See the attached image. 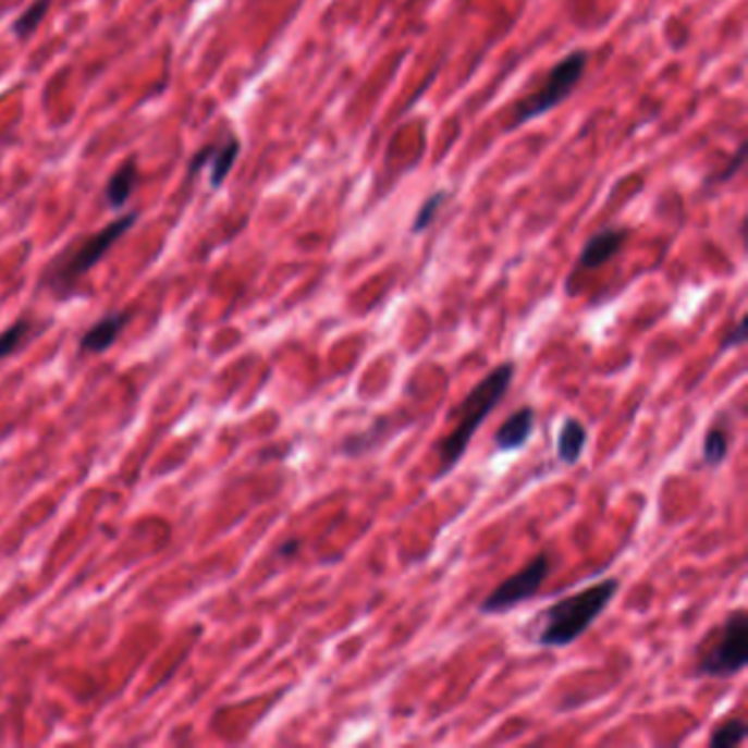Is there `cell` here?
Returning <instances> with one entry per match:
<instances>
[{
	"instance_id": "obj_1",
	"label": "cell",
	"mask_w": 748,
	"mask_h": 748,
	"mask_svg": "<svg viewBox=\"0 0 748 748\" xmlns=\"http://www.w3.org/2000/svg\"><path fill=\"white\" fill-rule=\"evenodd\" d=\"M514 373H516V365L503 363L494 367L486 378H481L477 387L464 397V402L455 410L457 424L453 432L437 443L439 468L434 473V479L447 477L459 466V462L468 453V445L473 443L479 426L488 419V415L503 402L505 393L510 391Z\"/></svg>"
},
{
	"instance_id": "obj_2",
	"label": "cell",
	"mask_w": 748,
	"mask_h": 748,
	"mask_svg": "<svg viewBox=\"0 0 748 748\" xmlns=\"http://www.w3.org/2000/svg\"><path fill=\"white\" fill-rule=\"evenodd\" d=\"M620 586L622 581L617 577H609L549 606L540 615L536 643L540 648H566L581 639L592 624L606 613L620 592Z\"/></svg>"
},
{
	"instance_id": "obj_3",
	"label": "cell",
	"mask_w": 748,
	"mask_h": 748,
	"mask_svg": "<svg viewBox=\"0 0 748 748\" xmlns=\"http://www.w3.org/2000/svg\"><path fill=\"white\" fill-rule=\"evenodd\" d=\"M138 213L130 211L121 218H117L114 222H110L108 226H103L101 231L93 233L90 237H84L75 244H71L47 270L45 281L51 285L53 292L58 294H69L77 281L90 272V268H95L106 255L108 250L136 224Z\"/></svg>"
},
{
	"instance_id": "obj_4",
	"label": "cell",
	"mask_w": 748,
	"mask_h": 748,
	"mask_svg": "<svg viewBox=\"0 0 748 748\" xmlns=\"http://www.w3.org/2000/svg\"><path fill=\"white\" fill-rule=\"evenodd\" d=\"M748 663V615L737 609L713 628L698 650L696 674L726 680L739 674Z\"/></svg>"
},
{
	"instance_id": "obj_5",
	"label": "cell",
	"mask_w": 748,
	"mask_h": 748,
	"mask_svg": "<svg viewBox=\"0 0 748 748\" xmlns=\"http://www.w3.org/2000/svg\"><path fill=\"white\" fill-rule=\"evenodd\" d=\"M590 62L588 51H571L568 56H564L549 73L544 84L529 97H525L523 101L516 103L514 108V117L510 121V132L518 130L523 125H527L529 121L544 117L547 112H551L553 108H557L560 103H564L577 88V84L581 82L586 66Z\"/></svg>"
},
{
	"instance_id": "obj_6",
	"label": "cell",
	"mask_w": 748,
	"mask_h": 748,
	"mask_svg": "<svg viewBox=\"0 0 748 748\" xmlns=\"http://www.w3.org/2000/svg\"><path fill=\"white\" fill-rule=\"evenodd\" d=\"M551 573V557L547 553L536 555L527 566L518 573L503 579L481 602L479 611L483 615H503L514 611L518 604H525L538 594L544 579Z\"/></svg>"
},
{
	"instance_id": "obj_7",
	"label": "cell",
	"mask_w": 748,
	"mask_h": 748,
	"mask_svg": "<svg viewBox=\"0 0 748 748\" xmlns=\"http://www.w3.org/2000/svg\"><path fill=\"white\" fill-rule=\"evenodd\" d=\"M240 140L237 136H229L224 143H213V145H205L200 152L192 159L189 163V176L196 172H200L205 165L211 168V176H209V185L213 189H220L226 181V176L231 174V170L235 168V161L240 157Z\"/></svg>"
},
{
	"instance_id": "obj_8",
	"label": "cell",
	"mask_w": 748,
	"mask_h": 748,
	"mask_svg": "<svg viewBox=\"0 0 748 748\" xmlns=\"http://www.w3.org/2000/svg\"><path fill=\"white\" fill-rule=\"evenodd\" d=\"M628 235H630L628 229H620V226H606L602 231H597L584 244L577 266L581 270H597L606 266L611 259H615L622 253Z\"/></svg>"
},
{
	"instance_id": "obj_9",
	"label": "cell",
	"mask_w": 748,
	"mask_h": 748,
	"mask_svg": "<svg viewBox=\"0 0 748 748\" xmlns=\"http://www.w3.org/2000/svg\"><path fill=\"white\" fill-rule=\"evenodd\" d=\"M536 428V410L531 406L516 408L494 432V445L501 453H512L523 447Z\"/></svg>"
},
{
	"instance_id": "obj_10",
	"label": "cell",
	"mask_w": 748,
	"mask_h": 748,
	"mask_svg": "<svg viewBox=\"0 0 748 748\" xmlns=\"http://www.w3.org/2000/svg\"><path fill=\"white\" fill-rule=\"evenodd\" d=\"M138 165L134 159H127L125 163H121L114 174L108 179V185L103 189V196H106V205L112 209V211H119L127 205V200L132 198V194L136 192L138 187Z\"/></svg>"
},
{
	"instance_id": "obj_11",
	"label": "cell",
	"mask_w": 748,
	"mask_h": 748,
	"mask_svg": "<svg viewBox=\"0 0 748 748\" xmlns=\"http://www.w3.org/2000/svg\"><path fill=\"white\" fill-rule=\"evenodd\" d=\"M586 443H588L586 426L575 417H566L557 432V445H555L557 462L564 466H575L586 451Z\"/></svg>"
},
{
	"instance_id": "obj_12",
	"label": "cell",
	"mask_w": 748,
	"mask_h": 748,
	"mask_svg": "<svg viewBox=\"0 0 748 748\" xmlns=\"http://www.w3.org/2000/svg\"><path fill=\"white\" fill-rule=\"evenodd\" d=\"M127 323V315L125 312H114L103 317L101 321H97L84 336H82V350L90 352V354H101L106 352L123 332Z\"/></svg>"
},
{
	"instance_id": "obj_13",
	"label": "cell",
	"mask_w": 748,
	"mask_h": 748,
	"mask_svg": "<svg viewBox=\"0 0 748 748\" xmlns=\"http://www.w3.org/2000/svg\"><path fill=\"white\" fill-rule=\"evenodd\" d=\"M728 459V432L720 424H713L702 443V464L707 468H720Z\"/></svg>"
},
{
	"instance_id": "obj_14",
	"label": "cell",
	"mask_w": 748,
	"mask_h": 748,
	"mask_svg": "<svg viewBox=\"0 0 748 748\" xmlns=\"http://www.w3.org/2000/svg\"><path fill=\"white\" fill-rule=\"evenodd\" d=\"M51 10V0H34V3L14 21L12 32L19 40H29L36 29L42 25V21L47 19Z\"/></svg>"
},
{
	"instance_id": "obj_15",
	"label": "cell",
	"mask_w": 748,
	"mask_h": 748,
	"mask_svg": "<svg viewBox=\"0 0 748 748\" xmlns=\"http://www.w3.org/2000/svg\"><path fill=\"white\" fill-rule=\"evenodd\" d=\"M746 722L741 718H731L726 722H722L720 726L713 728L711 737H709V746L711 748H733L739 746L746 737Z\"/></svg>"
},
{
	"instance_id": "obj_16",
	"label": "cell",
	"mask_w": 748,
	"mask_h": 748,
	"mask_svg": "<svg viewBox=\"0 0 748 748\" xmlns=\"http://www.w3.org/2000/svg\"><path fill=\"white\" fill-rule=\"evenodd\" d=\"M32 328L34 326H32L29 319H21L10 330H5L3 334H0V360L12 356L14 352L21 350V345L27 341Z\"/></svg>"
},
{
	"instance_id": "obj_17",
	"label": "cell",
	"mask_w": 748,
	"mask_h": 748,
	"mask_svg": "<svg viewBox=\"0 0 748 748\" xmlns=\"http://www.w3.org/2000/svg\"><path fill=\"white\" fill-rule=\"evenodd\" d=\"M445 200H447V192H443V189H441V192H434L432 196H428L426 203L421 205L419 213L415 216V222H413L410 231H413V233H424V231L434 222V218H437L439 209L445 205Z\"/></svg>"
},
{
	"instance_id": "obj_18",
	"label": "cell",
	"mask_w": 748,
	"mask_h": 748,
	"mask_svg": "<svg viewBox=\"0 0 748 748\" xmlns=\"http://www.w3.org/2000/svg\"><path fill=\"white\" fill-rule=\"evenodd\" d=\"M744 155H746V143H739V147H737V152H735V157H733V161L726 165V170L724 172H720L718 174V179H715V183H728L739 170H741V165H744Z\"/></svg>"
},
{
	"instance_id": "obj_19",
	"label": "cell",
	"mask_w": 748,
	"mask_h": 748,
	"mask_svg": "<svg viewBox=\"0 0 748 748\" xmlns=\"http://www.w3.org/2000/svg\"><path fill=\"white\" fill-rule=\"evenodd\" d=\"M746 343V319H741L735 328H731V332L722 339L720 343V350H728V347H739Z\"/></svg>"
},
{
	"instance_id": "obj_20",
	"label": "cell",
	"mask_w": 748,
	"mask_h": 748,
	"mask_svg": "<svg viewBox=\"0 0 748 748\" xmlns=\"http://www.w3.org/2000/svg\"><path fill=\"white\" fill-rule=\"evenodd\" d=\"M298 547H302V542H298V540H290L287 544H283V547H281V551H279V553H281V555H290V553H294Z\"/></svg>"
}]
</instances>
